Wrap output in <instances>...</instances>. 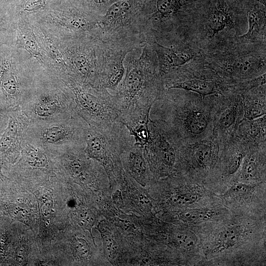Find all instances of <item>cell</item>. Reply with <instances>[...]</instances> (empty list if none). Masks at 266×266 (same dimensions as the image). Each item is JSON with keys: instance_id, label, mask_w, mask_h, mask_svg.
I'll use <instances>...</instances> for the list:
<instances>
[{"instance_id": "1", "label": "cell", "mask_w": 266, "mask_h": 266, "mask_svg": "<svg viewBox=\"0 0 266 266\" xmlns=\"http://www.w3.org/2000/svg\"><path fill=\"white\" fill-rule=\"evenodd\" d=\"M146 47L137 58L128 62L124 78L114 94L124 123L150 114L157 91L154 71Z\"/></svg>"}, {"instance_id": "2", "label": "cell", "mask_w": 266, "mask_h": 266, "mask_svg": "<svg viewBox=\"0 0 266 266\" xmlns=\"http://www.w3.org/2000/svg\"><path fill=\"white\" fill-rule=\"evenodd\" d=\"M89 126L77 114L56 120L30 122L26 139L42 148L85 146Z\"/></svg>"}, {"instance_id": "3", "label": "cell", "mask_w": 266, "mask_h": 266, "mask_svg": "<svg viewBox=\"0 0 266 266\" xmlns=\"http://www.w3.org/2000/svg\"><path fill=\"white\" fill-rule=\"evenodd\" d=\"M67 85L72 94L75 112L90 127L118 121L120 112L114 95L102 88H86L75 82Z\"/></svg>"}, {"instance_id": "4", "label": "cell", "mask_w": 266, "mask_h": 266, "mask_svg": "<svg viewBox=\"0 0 266 266\" xmlns=\"http://www.w3.org/2000/svg\"><path fill=\"white\" fill-rule=\"evenodd\" d=\"M133 139L125 126L119 121L104 126H89L84 151L89 158L111 168Z\"/></svg>"}, {"instance_id": "5", "label": "cell", "mask_w": 266, "mask_h": 266, "mask_svg": "<svg viewBox=\"0 0 266 266\" xmlns=\"http://www.w3.org/2000/svg\"><path fill=\"white\" fill-rule=\"evenodd\" d=\"M21 107L30 122L59 120L77 114L72 97L65 98L56 94L42 95Z\"/></svg>"}, {"instance_id": "6", "label": "cell", "mask_w": 266, "mask_h": 266, "mask_svg": "<svg viewBox=\"0 0 266 266\" xmlns=\"http://www.w3.org/2000/svg\"><path fill=\"white\" fill-rule=\"evenodd\" d=\"M145 0H118L112 3L103 14L100 21L105 32H115L127 26L138 16Z\"/></svg>"}, {"instance_id": "7", "label": "cell", "mask_w": 266, "mask_h": 266, "mask_svg": "<svg viewBox=\"0 0 266 266\" xmlns=\"http://www.w3.org/2000/svg\"><path fill=\"white\" fill-rule=\"evenodd\" d=\"M128 52L119 51L100 68L97 87L114 95L121 83L126 71L124 60Z\"/></svg>"}, {"instance_id": "8", "label": "cell", "mask_w": 266, "mask_h": 266, "mask_svg": "<svg viewBox=\"0 0 266 266\" xmlns=\"http://www.w3.org/2000/svg\"><path fill=\"white\" fill-rule=\"evenodd\" d=\"M154 48L158 57L161 74L172 71L197 56L191 49H182L164 46L155 42Z\"/></svg>"}, {"instance_id": "9", "label": "cell", "mask_w": 266, "mask_h": 266, "mask_svg": "<svg viewBox=\"0 0 266 266\" xmlns=\"http://www.w3.org/2000/svg\"><path fill=\"white\" fill-rule=\"evenodd\" d=\"M121 156L133 177L140 181L146 179L147 166L143 147L135 144L133 139L125 146Z\"/></svg>"}, {"instance_id": "10", "label": "cell", "mask_w": 266, "mask_h": 266, "mask_svg": "<svg viewBox=\"0 0 266 266\" xmlns=\"http://www.w3.org/2000/svg\"><path fill=\"white\" fill-rule=\"evenodd\" d=\"M266 66L265 59L248 56L239 57L230 65V72L233 76L246 79L258 73Z\"/></svg>"}, {"instance_id": "11", "label": "cell", "mask_w": 266, "mask_h": 266, "mask_svg": "<svg viewBox=\"0 0 266 266\" xmlns=\"http://www.w3.org/2000/svg\"><path fill=\"white\" fill-rule=\"evenodd\" d=\"M206 25L212 35L233 26L232 17L224 0L216 2L209 12Z\"/></svg>"}, {"instance_id": "12", "label": "cell", "mask_w": 266, "mask_h": 266, "mask_svg": "<svg viewBox=\"0 0 266 266\" xmlns=\"http://www.w3.org/2000/svg\"><path fill=\"white\" fill-rule=\"evenodd\" d=\"M182 0H145L143 7L153 9L152 18L166 19L177 13L182 6Z\"/></svg>"}, {"instance_id": "13", "label": "cell", "mask_w": 266, "mask_h": 266, "mask_svg": "<svg viewBox=\"0 0 266 266\" xmlns=\"http://www.w3.org/2000/svg\"><path fill=\"white\" fill-rule=\"evenodd\" d=\"M248 21L247 32L240 37L251 42L260 40L266 33L265 12L257 8L251 9L249 11Z\"/></svg>"}, {"instance_id": "14", "label": "cell", "mask_w": 266, "mask_h": 266, "mask_svg": "<svg viewBox=\"0 0 266 266\" xmlns=\"http://www.w3.org/2000/svg\"><path fill=\"white\" fill-rule=\"evenodd\" d=\"M150 115L127 122L124 124L133 136L135 144L144 148L149 141Z\"/></svg>"}, {"instance_id": "15", "label": "cell", "mask_w": 266, "mask_h": 266, "mask_svg": "<svg viewBox=\"0 0 266 266\" xmlns=\"http://www.w3.org/2000/svg\"><path fill=\"white\" fill-rule=\"evenodd\" d=\"M168 89H184L205 96L217 93L216 84L212 81L193 79L183 81H176L168 86Z\"/></svg>"}, {"instance_id": "16", "label": "cell", "mask_w": 266, "mask_h": 266, "mask_svg": "<svg viewBox=\"0 0 266 266\" xmlns=\"http://www.w3.org/2000/svg\"><path fill=\"white\" fill-rule=\"evenodd\" d=\"M242 228L238 225L225 229L218 234L212 253H217L235 245L243 233Z\"/></svg>"}, {"instance_id": "17", "label": "cell", "mask_w": 266, "mask_h": 266, "mask_svg": "<svg viewBox=\"0 0 266 266\" xmlns=\"http://www.w3.org/2000/svg\"><path fill=\"white\" fill-rule=\"evenodd\" d=\"M184 128L189 133L199 134L206 129L208 121L205 115L202 112L195 110L188 113L183 121Z\"/></svg>"}, {"instance_id": "18", "label": "cell", "mask_w": 266, "mask_h": 266, "mask_svg": "<svg viewBox=\"0 0 266 266\" xmlns=\"http://www.w3.org/2000/svg\"><path fill=\"white\" fill-rule=\"evenodd\" d=\"M194 155L197 164L203 168L211 167L215 161V148L209 143H201L196 145L194 149Z\"/></svg>"}, {"instance_id": "19", "label": "cell", "mask_w": 266, "mask_h": 266, "mask_svg": "<svg viewBox=\"0 0 266 266\" xmlns=\"http://www.w3.org/2000/svg\"><path fill=\"white\" fill-rule=\"evenodd\" d=\"M214 212L207 209H187L180 213V217L190 224H199L210 220Z\"/></svg>"}, {"instance_id": "20", "label": "cell", "mask_w": 266, "mask_h": 266, "mask_svg": "<svg viewBox=\"0 0 266 266\" xmlns=\"http://www.w3.org/2000/svg\"><path fill=\"white\" fill-rule=\"evenodd\" d=\"M252 185L237 183L233 185L224 194V197L235 200L245 199L254 191Z\"/></svg>"}, {"instance_id": "21", "label": "cell", "mask_w": 266, "mask_h": 266, "mask_svg": "<svg viewBox=\"0 0 266 266\" xmlns=\"http://www.w3.org/2000/svg\"><path fill=\"white\" fill-rule=\"evenodd\" d=\"M199 198V195L194 191L177 193L170 197L169 201L173 206L185 207L196 202Z\"/></svg>"}, {"instance_id": "22", "label": "cell", "mask_w": 266, "mask_h": 266, "mask_svg": "<svg viewBox=\"0 0 266 266\" xmlns=\"http://www.w3.org/2000/svg\"><path fill=\"white\" fill-rule=\"evenodd\" d=\"M176 243L185 250L193 249L197 243V238L195 234L190 231L183 230L178 232L175 235Z\"/></svg>"}, {"instance_id": "23", "label": "cell", "mask_w": 266, "mask_h": 266, "mask_svg": "<svg viewBox=\"0 0 266 266\" xmlns=\"http://www.w3.org/2000/svg\"><path fill=\"white\" fill-rule=\"evenodd\" d=\"M74 255L79 259H86L90 255V247L87 242L81 238H75L72 242Z\"/></svg>"}, {"instance_id": "24", "label": "cell", "mask_w": 266, "mask_h": 266, "mask_svg": "<svg viewBox=\"0 0 266 266\" xmlns=\"http://www.w3.org/2000/svg\"><path fill=\"white\" fill-rule=\"evenodd\" d=\"M236 117L235 108L230 107L226 109L218 120V125L222 129L230 127L234 123Z\"/></svg>"}, {"instance_id": "25", "label": "cell", "mask_w": 266, "mask_h": 266, "mask_svg": "<svg viewBox=\"0 0 266 266\" xmlns=\"http://www.w3.org/2000/svg\"><path fill=\"white\" fill-rule=\"evenodd\" d=\"M20 37L25 48L33 55L38 56L39 51L32 34L30 32L20 31Z\"/></svg>"}, {"instance_id": "26", "label": "cell", "mask_w": 266, "mask_h": 266, "mask_svg": "<svg viewBox=\"0 0 266 266\" xmlns=\"http://www.w3.org/2000/svg\"><path fill=\"white\" fill-rule=\"evenodd\" d=\"M265 111V105L259 101H253L246 106L245 116L248 119H253L263 115Z\"/></svg>"}, {"instance_id": "27", "label": "cell", "mask_w": 266, "mask_h": 266, "mask_svg": "<svg viewBox=\"0 0 266 266\" xmlns=\"http://www.w3.org/2000/svg\"><path fill=\"white\" fill-rule=\"evenodd\" d=\"M53 204V199L50 195L44 194L41 197L40 200V210L42 218L47 219L50 217Z\"/></svg>"}, {"instance_id": "28", "label": "cell", "mask_w": 266, "mask_h": 266, "mask_svg": "<svg viewBox=\"0 0 266 266\" xmlns=\"http://www.w3.org/2000/svg\"><path fill=\"white\" fill-rule=\"evenodd\" d=\"M78 224L83 229L89 230L94 222V217L90 212L88 210H82L79 212L77 217Z\"/></svg>"}, {"instance_id": "29", "label": "cell", "mask_w": 266, "mask_h": 266, "mask_svg": "<svg viewBox=\"0 0 266 266\" xmlns=\"http://www.w3.org/2000/svg\"><path fill=\"white\" fill-rule=\"evenodd\" d=\"M256 165L254 160L248 159L243 164L242 174L245 179L252 178L255 174Z\"/></svg>"}, {"instance_id": "30", "label": "cell", "mask_w": 266, "mask_h": 266, "mask_svg": "<svg viewBox=\"0 0 266 266\" xmlns=\"http://www.w3.org/2000/svg\"><path fill=\"white\" fill-rule=\"evenodd\" d=\"M243 155L241 153L235 154L229 163L228 173L229 174H233L239 168L243 161Z\"/></svg>"}, {"instance_id": "31", "label": "cell", "mask_w": 266, "mask_h": 266, "mask_svg": "<svg viewBox=\"0 0 266 266\" xmlns=\"http://www.w3.org/2000/svg\"><path fill=\"white\" fill-rule=\"evenodd\" d=\"M14 214L19 220L27 225L30 223L31 216L30 211L26 207L17 206L14 210Z\"/></svg>"}, {"instance_id": "32", "label": "cell", "mask_w": 266, "mask_h": 266, "mask_svg": "<svg viewBox=\"0 0 266 266\" xmlns=\"http://www.w3.org/2000/svg\"><path fill=\"white\" fill-rule=\"evenodd\" d=\"M97 10L104 14L108 7L116 0H88Z\"/></svg>"}, {"instance_id": "33", "label": "cell", "mask_w": 266, "mask_h": 266, "mask_svg": "<svg viewBox=\"0 0 266 266\" xmlns=\"http://www.w3.org/2000/svg\"><path fill=\"white\" fill-rule=\"evenodd\" d=\"M8 16L0 15V45L6 40L8 32Z\"/></svg>"}, {"instance_id": "34", "label": "cell", "mask_w": 266, "mask_h": 266, "mask_svg": "<svg viewBox=\"0 0 266 266\" xmlns=\"http://www.w3.org/2000/svg\"><path fill=\"white\" fill-rule=\"evenodd\" d=\"M47 0H27L24 4V9L26 11H34L45 5Z\"/></svg>"}, {"instance_id": "35", "label": "cell", "mask_w": 266, "mask_h": 266, "mask_svg": "<svg viewBox=\"0 0 266 266\" xmlns=\"http://www.w3.org/2000/svg\"><path fill=\"white\" fill-rule=\"evenodd\" d=\"M104 247L106 252L109 257H111L116 250V245L110 238H106L104 239Z\"/></svg>"}, {"instance_id": "36", "label": "cell", "mask_w": 266, "mask_h": 266, "mask_svg": "<svg viewBox=\"0 0 266 266\" xmlns=\"http://www.w3.org/2000/svg\"><path fill=\"white\" fill-rule=\"evenodd\" d=\"M46 46L50 53L54 57L55 59L59 62L61 63L63 61L62 57L58 52V51L54 47V46L49 42L46 43Z\"/></svg>"}, {"instance_id": "37", "label": "cell", "mask_w": 266, "mask_h": 266, "mask_svg": "<svg viewBox=\"0 0 266 266\" xmlns=\"http://www.w3.org/2000/svg\"><path fill=\"white\" fill-rule=\"evenodd\" d=\"M140 204L141 207L145 211L150 209L151 205L149 200L144 196H141L139 200Z\"/></svg>"}, {"instance_id": "38", "label": "cell", "mask_w": 266, "mask_h": 266, "mask_svg": "<svg viewBox=\"0 0 266 266\" xmlns=\"http://www.w3.org/2000/svg\"><path fill=\"white\" fill-rule=\"evenodd\" d=\"M256 0L260 2H261V3H262L264 5H266V0Z\"/></svg>"}, {"instance_id": "39", "label": "cell", "mask_w": 266, "mask_h": 266, "mask_svg": "<svg viewBox=\"0 0 266 266\" xmlns=\"http://www.w3.org/2000/svg\"><path fill=\"white\" fill-rule=\"evenodd\" d=\"M117 0H116L115 1H117Z\"/></svg>"}]
</instances>
